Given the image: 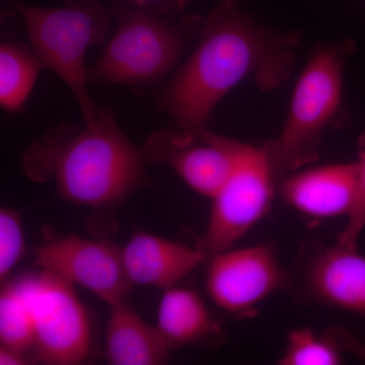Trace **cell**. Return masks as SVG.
<instances>
[{
    "mask_svg": "<svg viewBox=\"0 0 365 365\" xmlns=\"http://www.w3.org/2000/svg\"><path fill=\"white\" fill-rule=\"evenodd\" d=\"M110 307L106 330V356L109 364H167L170 348L157 327L145 323L125 300Z\"/></svg>",
    "mask_w": 365,
    "mask_h": 365,
    "instance_id": "obj_14",
    "label": "cell"
},
{
    "mask_svg": "<svg viewBox=\"0 0 365 365\" xmlns=\"http://www.w3.org/2000/svg\"><path fill=\"white\" fill-rule=\"evenodd\" d=\"M28 364L25 353L11 349V348L0 346V364L23 365Z\"/></svg>",
    "mask_w": 365,
    "mask_h": 365,
    "instance_id": "obj_23",
    "label": "cell"
},
{
    "mask_svg": "<svg viewBox=\"0 0 365 365\" xmlns=\"http://www.w3.org/2000/svg\"><path fill=\"white\" fill-rule=\"evenodd\" d=\"M123 260L132 284L174 287L207 261L197 247L170 241L150 232H134L123 248Z\"/></svg>",
    "mask_w": 365,
    "mask_h": 365,
    "instance_id": "obj_12",
    "label": "cell"
},
{
    "mask_svg": "<svg viewBox=\"0 0 365 365\" xmlns=\"http://www.w3.org/2000/svg\"><path fill=\"white\" fill-rule=\"evenodd\" d=\"M342 350L331 333L316 335L311 329H294L287 336L281 365H338L342 364Z\"/></svg>",
    "mask_w": 365,
    "mask_h": 365,
    "instance_id": "obj_18",
    "label": "cell"
},
{
    "mask_svg": "<svg viewBox=\"0 0 365 365\" xmlns=\"http://www.w3.org/2000/svg\"><path fill=\"white\" fill-rule=\"evenodd\" d=\"M225 143L234 165L212 199L207 228L196 246L207 260L248 234L267 215L275 195L276 182L264 148L225 136Z\"/></svg>",
    "mask_w": 365,
    "mask_h": 365,
    "instance_id": "obj_6",
    "label": "cell"
},
{
    "mask_svg": "<svg viewBox=\"0 0 365 365\" xmlns=\"http://www.w3.org/2000/svg\"><path fill=\"white\" fill-rule=\"evenodd\" d=\"M240 1L216 4L191 56L160 93L158 105L180 130L206 127L215 106L245 78L270 91L292 73L299 36L261 25Z\"/></svg>",
    "mask_w": 365,
    "mask_h": 365,
    "instance_id": "obj_1",
    "label": "cell"
},
{
    "mask_svg": "<svg viewBox=\"0 0 365 365\" xmlns=\"http://www.w3.org/2000/svg\"><path fill=\"white\" fill-rule=\"evenodd\" d=\"M34 259L41 270L90 290L110 307L125 300L133 285L125 269L123 248L104 240L53 237L35 249Z\"/></svg>",
    "mask_w": 365,
    "mask_h": 365,
    "instance_id": "obj_8",
    "label": "cell"
},
{
    "mask_svg": "<svg viewBox=\"0 0 365 365\" xmlns=\"http://www.w3.org/2000/svg\"><path fill=\"white\" fill-rule=\"evenodd\" d=\"M157 328L170 349L215 344L222 337V328L202 297L187 288L165 289L158 307Z\"/></svg>",
    "mask_w": 365,
    "mask_h": 365,
    "instance_id": "obj_15",
    "label": "cell"
},
{
    "mask_svg": "<svg viewBox=\"0 0 365 365\" xmlns=\"http://www.w3.org/2000/svg\"><path fill=\"white\" fill-rule=\"evenodd\" d=\"M307 287L328 306L365 317V256L338 244L322 250L306 271Z\"/></svg>",
    "mask_w": 365,
    "mask_h": 365,
    "instance_id": "obj_13",
    "label": "cell"
},
{
    "mask_svg": "<svg viewBox=\"0 0 365 365\" xmlns=\"http://www.w3.org/2000/svg\"><path fill=\"white\" fill-rule=\"evenodd\" d=\"M133 6L143 11L162 16L181 11L189 0H130Z\"/></svg>",
    "mask_w": 365,
    "mask_h": 365,
    "instance_id": "obj_21",
    "label": "cell"
},
{
    "mask_svg": "<svg viewBox=\"0 0 365 365\" xmlns=\"http://www.w3.org/2000/svg\"><path fill=\"white\" fill-rule=\"evenodd\" d=\"M13 6L26 24L32 49L45 68L54 71L72 91L86 123L98 121L103 109L88 91L86 54L102 42L110 16L101 0H63L59 7H39L14 0Z\"/></svg>",
    "mask_w": 365,
    "mask_h": 365,
    "instance_id": "obj_4",
    "label": "cell"
},
{
    "mask_svg": "<svg viewBox=\"0 0 365 365\" xmlns=\"http://www.w3.org/2000/svg\"><path fill=\"white\" fill-rule=\"evenodd\" d=\"M44 64L25 46L4 42L0 47V105L6 112L21 111Z\"/></svg>",
    "mask_w": 365,
    "mask_h": 365,
    "instance_id": "obj_16",
    "label": "cell"
},
{
    "mask_svg": "<svg viewBox=\"0 0 365 365\" xmlns=\"http://www.w3.org/2000/svg\"><path fill=\"white\" fill-rule=\"evenodd\" d=\"M279 192L287 205L307 217H348L359 197V163L297 170L281 180Z\"/></svg>",
    "mask_w": 365,
    "mask_h": 365,
    "instance_id": "obj_11",
    "label": "cell"
},
{
    "mask_svg": "<svg viewBox=\"0 0 365 365\" xmlns=\"http://www.w3.org/2000/svg\"><path fill=\"white\" fill-rule=\"evenodd\" d=\"M0 342L4 347L24 353L35 347L32 313L16 280L1 288Z\"/></svg>",
    "mask_w": 365,
    "mask_h": 365,
    "instance_id": "obj_17",
    "label": "cell"
},
{
    "mask_svg": "<svg viewBox=\"0 0 365 365\" xmlns=\"http://www.w3.org/2000/svg\"><path fill=\"white\" fill-rule=\"evenodd\" d=\"M143 153L146 160L172 168L190 188L211 199L222 188L234 165L225 136L206 127L198 132H155L146 139Z\"/></svg>",
    "mask_w": 365,
    "mask_h": 365,
    "instance_id": "obj_10",
    "label": "cell"
},
{
    "mask_svg": "<svg viewBox=\"0 0 365 365\" xmlns=\"http://www.w3.org/2000/svg\"><path fill=\"white\" fill-rule=\"evenodd\" d=\"M33 317L37 359L50 365L85 361L91 348V325L74 285L41 270L16 280Z\"/></svg>",
    "mask_w": 365,
    "mask_h": 365,
    "instance_id": "obj_7",
    "label": "cell"
},
{
    "mask_svg": "<svg viewBox=\"0 0 365 365\" xmlns=\"http://www.w3.org/2000/svg\"><path fill=\"white\" fill-rule=\"evenodd\" d=\"M353 49L350 42L322 46L300 73L282 130L263 146L276 182L318 158L322 134L342 103L345 62Z\"/></svg>",
    "mask_w": 365,
    "mask_h": 365,
    "instance_id": "obj_3",
    "label": "cell"
},
{
    "mask_svg": "<svg viewBox=\"0 0 365 365\" xmlns=\"http://www.w3.org/2000/svg\"><path fill=\"white\" fill-rule=\"evenodd\" d=\"M145 158L120 128L108 108L85 127L50 129L21 155L34 182L53 180L60 198L91 208L110 207L145 182Z\"/></svg>",
    "mask_w": 365,
    "mask_h": 365,
    "instance_id": "obj_2",
    "label": "cell"
},
{
    "mask_svg": "<svg viewBox=\"0 0 365 365\" xmlns=\"http://www.w3.org/2000/svg\"><path fill=\"white\" fill-rule=\"evenodd\" d=\"M204 19L170 20L138 7L122 9L117 29L95 66L90 83H120L143 90L157 85L176 66L190 39L200 34Z\"/></svg>",
    "mask_w": 365,
    "mask_h": 365,
    "instance_id": "obj_5",
    "label": "cell"
},
{
    "mask_svg": "<svg viewBox=\"0 0 365 365\" xmlns=\"http://www.w3.org/2000/svg\"><path fill=\"white\" fill-rule=\"evenodd\" d=\"M25 239L21 213L14 209H0V280L6 281L25 253Z\"/></svg>",
    "mask_w": 365,
    "mask_h": 365,
    "instance_id": "obj_19",
    "label": "cell"
},
{
    "mask_svg": "<svg viewBox=\"0 0 365 365\" xmlns=\"http://www.w3.org/2000/svg\"><path fill=\"white\" fill-rule=\"evenodd\" d=\"M287 273L267 245L232 248L209 259L206 290L216 307L237 317L288 284Z\"/></svg>",
    "mask_w": 365,
    "mask_h": 365,
    "instance_id": "obj_9",
    "label": "cell"
},
{
    "mask_svg": "<svg viewBox=\"0 0 365 365\" xmlns=\"http://www.w3.org/2000/svg\"><path fill=\"white\" fill-rule=\"evenodd\" d=\"M331 333L342 351L352 353L365 360V344H360L359 341L344 329H331Z\"/></svg>",
    "mask_w": 365,
    "mask_h": 365,
    "instance_id": "obj_22",
    "label": "cell"
},
{
    "mask_svg": "<svg viewBox=\"0 0 365 365\" xmlns=\"http://www.w3.org/2000/svg\"><path fill=\"white\" fill-rule=\"evenodd\" d=\"M359 197L356 205L347 217V225L338 235V244L357 248V242L365 228V133L359 141Z\"/></svg>",
    "mask_w": 365,
    "mask_h": 365,
    "instance_id": "obj_20",
    "label": "cell"
}]
</instances>
